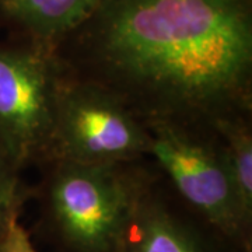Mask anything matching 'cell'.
<instances>
[{
    "label": "cell",
    "instance_id": "obj_1",
    "mask_svg": "<svg viewBox=\"0 0 252 252\" xmlns=\"http://www.w3.org/2000/svg\"><path fill=\"white\" fill-rule=\"evenodd\" d=\"M54 51L144 122L252 115V0H101Z\"/></svg>",
    "mask_w": 252,
    "mask_h": 252
},
{
    "label": "cell",
    "instance_id": "obj_2",
    "mask_svg": "<svg viewBox=\"0 0 252 252\" xmlns=\"http://www.w3.org/2000/svg\"><path fill=\"white\" fill-rule=\"evenodd\" d=\"M32 187L39 228L59 252H115L135 203L157 172L152 158L118 164L51 161Z\"/></svg>",
    "mask_w": 252,
    "mask_h": 252
},
{
    "label": "cell",
    "instance_id": "obj_3",
    "mask_svg": "<svg viewBox=\"0 0 252 252\" xmlns=\"http://www.w3.org/2000/svg\"><path fill=\"white\" fill-rule=\"evenodd\" d=\"M149 158L175 195L235 252H252V233L237 205L221 137L212 125L150 121Z\"/></svg>",
    "mask_w": 252,
    "mask_h": 252
},
{
    "label": "cell",
    "instance_id": "obj_4",
    "mask_svg": "<svg viewBox=\"0 0 252 252\" xmlns=\"http://www.w3.org/2000/svg\"><path fill=\"white\" fill-rule=\"evenodd\" d=\"M149 149L144 121L121 99L94 83L61 74L44 164L139 161L149 157Z\"/></svg>",
    "mask_w": 252,
    "mask_h": 252
},
{
    "label": "cell",
    "instance_id": "obj_5",
    "mask_svg": "<svg viewBox=\"0 0 252 252\" xmlns=\"http://www.w3.org/2000/svg\"><path fill=\"white\" fill-rule=\"evenodd\" d=\"M61 74L52 48L0 42V150L21 172L45 162Z\"/></svg>",
    "mask_w": 252,
    "mask_h": 252
},
{
    "label": "cell",
    "instance_id": "obj_6",
    "mask_svg": "<svg viewBox=\"0 0 252 252\" xmlns=\"http://www.w3.org/2000/svg\"><path fill=\"white\" fill-rule=\"evenodd\" d=\"M115 252L235 251L181 202L157 170L135 203Z\"/></svg>",
    "mask_w": 252,
    "mask_h": 252
},
{
    "label": "cell",
    "instance_id": "obj_7",
    "mask_svg": "<svg viewBox=\"0 0 252 252\" xmlns=\"http://www.w3.org/2000/svg\"><path fill=\"white\" fill-rule=\"evenodd\" d=\"M101 0H0V20L30 39L55 49L81 26Z\"/></svg>",
    "mask_w": 252,
    "mask_h": 252
},
{
    "label": "cell",
    "instance_id": "obj_8",
    "mask_svg": "<svg viewBox=\"0 0 252 252\" xmlns=\"http://www.w3.org/2000/svg\"><path fill=\"white\" fill-rule=\"evenodd\" d=\"M213 127L224 143L243 223L252 233V115L219 119Z\"/></svg>",
    "mask_w": 252,
    "mask_h": 252
},
{
    "label": "cell",
    "instance_id": "obj_9",
    "mask_svg": "<svg viewBox=\"0 0 252 252\" xmlns=\"http://www.w3.org/2000/svg\"><path fill=\"white\" fill-rule=\"evenodd\" d=\"M32 196V187L21 178V171L0 150V241L14 219L21 217L23 207Z\"/></svg>",
    "mask_w": 252,
    "mask_h": 252
},
{
    "label": "cell",
    "instance_id": "obj_10",
    "mask_svg": "<svg viewBox=\"0 0 252 252\" xmlns=\"http://www.w3.org/2000/svg\"><path fill=\"white\" fill-rule=\"evenodd\" d=\"M0 252H38L27 228L21 223V217L11 221L4 238L0 241Z\"/></svg>",
    "mask_w": 252,
    "mask_h": 252
}]
</instances>
